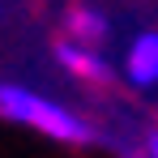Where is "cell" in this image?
I'll use <instances>...</instances> for the list:
<instances>
[{
  "label": "cell",
  "instance_id": "6da1fadb",
  "mask_svg": "<svg viewBox=\"0 0 158 158\" xmlns=\"http://www.w3.org/2000/svg\"><path fill=\"white\" fill-rule=\"evenodd\" d=\"M0 111L9 120H22L26 128H39L60 141H90V128L81 124L73 111H64L60 103L34 94V90H17V85H0Z\"/></svg>",
  "mask_w": 158,
  "mask_h": 158
},
{
  "label": "cell",
  "instance_id": "7a4b0ae2",
  "mask_svg": "<svg viewBox=\"0 0 158 158\" xmlns=\"http://www.w3.org/2000/svg\"><path fill=\"white\" fill-rule=\"evenodd\" d=\"M124 69H128L132 85H154V81H158V34H154V30H145V34L132 39Z\"/></svg>",
  "mask_w": 158,
  "mask_h": 158
},
{
  "label": "cell",
  "instance_id": "3957f363",
  "mask_svg": "<svg viewBox=\"0 0 158 158\" xmlns=\"http://www.w3.org/2000/svg\"><path fill=\"white\" fill-rule=\"evenodd\" d=\"M60 60H64V69H73L77 77H90V81H107V64L98 60V56H90V52H77V47L60 43Z\"/></svg>",
  "mask_w": 158,
  "mask_h": 158
},
{
  "label": "cell",
  "instance_id": "277c9868",
  "mask_svg": "<svg viewBox=\"0 0 158 158\" xmlns=\"http://www.w3.org/2000/svg\"><path fill=\"white\" fill-rule=\"evenodd\" d=\"M69 26H73L77 39H103L107 34L103 13H90V9H73V13H69Z\"/></svg>",
  "mask_w": 158,
  "mask_h": 158
},
{
  "label": "cell",
  "instance_id": "5b68a950",
  "mask_svg": "<svg viewBox=\"0 0 158 158\" xmlns=\"http://www.w3.org/2000/svg\"><path fill=\"white\" fill-rule=\"evenodd\" d=\"M150 158H158V137H154V141H150Z\"/></svg>",
  "mask_w": 158,
  "mask_h": 158
}]
</instances>
